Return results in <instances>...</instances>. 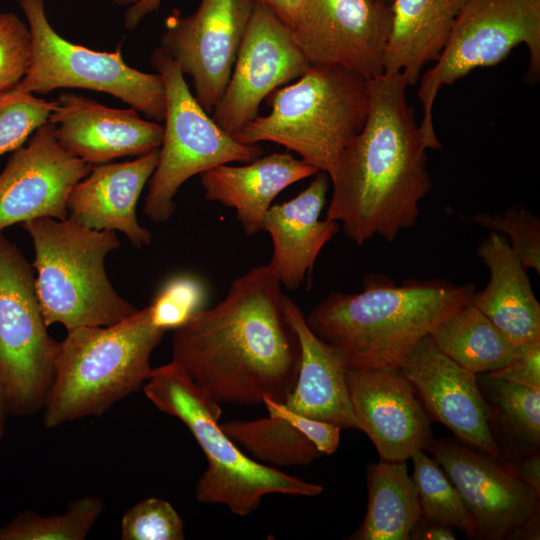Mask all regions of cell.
I'll return each instance as SVG.
<instances>
[{
  "instance_id": "obj_17",
  "label": "cell",
  "mask_w": 540,
  "mask_h": 540,
  "mask_svg": "<svg viewBox=\"0 0 540 540\" xmlns=\"http://www.w3.org/2000/svg\"><path fill=\"white\" fill-rule=\"evenodd\" d=\"M346 383L356 428L380 460L406 462L416 450H427L431 420L399 368H347Z\"/></svg>"
},
{
  "instance_id": "obj_30",
  "label": "cell",
  "mask_w": 540,
  "mask_h": 540,
  "mask_svg": "<svg viewBox=\"0 0 540 540\" xmlns=\"http://www.w3.org/2000/svg\"><path fill=\"white\" fill-rule=\"evenodd\" d=\"M103 510L101 499L84 496L70 502L59 515L22 511L0 526V540H84Z\"/></svg>"
},
{
  "instance_id": "obj_4",
  "label": "cell",
  "mask_w": 540,
  "mask_h": 540,
  "mask_svg": "<svg viewBox=\"0 0 540 540\" xmlns=\"http://www.w3.org/2000/svg\"><path fill=\"white\" fill-rule=\"evenodd\" d=\"M165 333L153 323L150 306L110 326L67 330L58 342L44 426L101 416L139 390L152 373L150 357Z\"/></svg>"
},
{
  "instance_id": "obj_21",
  "label": "cell",
  "mask_w": 540,
  "mask_h": 540,
  "mask_svg": "<svg viewBox=\"0 0 540 540\" xmlns=\"http://www.w3.org/2000/svg\"><path fill=\"white\" fill-rule=\"evenodd\" d=\"M329 187L328 174L319 171L297 196L271 205L265 214L263 231L271 235L274 246L269 263L288 290L300 288L311 278L321 249L340 228L336 221L319 218Z\"/></svg>"
},
{
  "instance_id": "obj_11",
  "label": "cell",
  "mask_w": 540,
  "mask_h": 540,
  "mask_svg": "<svg viewBox=\"0 0 540 540\" xmlns=\"http://www.w3.org/2000/svg\"><path fill=\"white\" fill-rule=\"evenodd\" d=\"M35 271L0 233V383L8 413L43 408L54 375L58 342L47 331Z\"/></svg>"
},
{
  "instance_id": "obj_34",
  "label": "cell",
  "mask_w": 540,
  "mask_h": 540,
  "mask_svg": "<svg viewBox=\"0 0 540 540\" xmlns=\"http://www.w3.org/2000/svg\"><path fill=\"white\" fill-rule=\"evenodd\" d=\"M205 295L204 286L195 278L180 276L170 280L149 305L153 323L165 331L177 329L201 310Z\"/></svg>"
},
{
  "instance_id": "obj_26",
  "label": "cell",
  "mask_w": 540,
  "mask_h": 540,
  "mask_svg": "<svg viewBox=\"0 0 540 540\" xmlns=\"http://www.w3.org/2000/svg\"><path fill=\"white\" fill-rule=\"evenodd\" d=\"M368 504L351 540H409L421 516L417 489L406 462L380 460L366 467Z\"/></svg>"
},
{
  "instance_id": "obj_13",
  "label": "cell",
  "mask_w": 540,
  "mask_h": 540,
  "mask_svg": "<svg viewBox=\"0 0 540 540\" xmlns=\"http://www.w3.org/2000/svg\"><path fill=\"white\" fill-rule=\"evenodd\" d=\"M254 6L252 0H201L191 15H171L165 22L160 47L191 77L194 96L208 114L227 87Z\"/></svg>"
},
{
  "instance_id": "obj_44",
  "label": "cell",
  "mask_w": 540,
  "mask_h": 540,
  "mask_svg": "<svg viewBox=\"0 0 540 540\" xmlns=\"http://www.w3.org/2000/svg\"><path fill=\"white\" fill-rule=\"evenodd\" d=\"M137 0H112L113 4L117 6H130L134 4Z\"/></svg>"
},
{
  "instance_id": "obj_25",
  "label": "cell",
  "mask_w": 540,
  "mask_h": 540,
  "mask_svg": "<svg viewBox=\"0 0 540 540\" xmlns=\"http://www.w3.org/2000/svg\"><path fill=\"white\" fill-rule=\"evenodd\" d=\"M467 0H392L384 72H401L414 85L423 67L435 62Z\"/></svg>"
},
{
  "instance_id": "obj_40",
  "label": "cell",
  "mask_w": 540,
  "mask_h": 540,
  "mask_svg": "<svg viewBox=\"0 0 540 540\" xmlns=\"http://www.w3.org/2000/svg\"><path fill=\"white\" fill-rule=\"evenodd\" d=\"M273 12L284 24L291 29L297 23L305 0H252Z\"/></svg>"
},
{
  "instance_id": "obj_16",
  "label": "cell",
  "mask_w": 540,
  "mask_h": 540,
  "mask_svg": "<svg viewBox=\"0 0 540 540\" xmlns=\"http://www.w3.org/2000/svg\"><path fill=\"white\" fill-rule=\"evenodd\" d=\"M91 168L60 146L52 123L41 125L0 174V233L38 218L66 219L68 195Z\"/></svg>"
},
{
  "instance_id": "obj_18",
  "label": "cell",
  "mask_w": 540,
  "mask_h": 540,
  "mask_svg": "<svg viewBox=\"0 0 540 540\" xmlns=\"http://www.w3.org/2000/svg\"><path fill=\"white\" fill-rule=\"evenodd\" d=\"M399 369L414 387L431 421L445 425L458 440L499 458L477 374L444 354L430 335L414 346Z\"/></svg>"
},
{
  "instance_id": "obj_14",
  "label": "cell",
  "mask_w": 540,
  "mask_h": 540,
  "mask_svg": "<svg viewBox=\"0 0 540 540\" xmlns=\"http://www.w3.org/2000/svg\"><path fill=\"white\" fill-rule=\"evenodd\" d=\"M310 66L292 29L268 8L255 4L227 87L211 113L213 120L234 136L258 116L261 102L271 92L298 79Z\"/></svg>"
},
{
  "instance_id": "obj_8",
  "label": "cell",
  "mask_w": 540,
  "mask_h": 540,
  "mask_svg": "<svg viewBox=\"0 0 540 540\" xmlns=\"http://www.w3.org/2000/svg\"><path fill=\"white\" fill-rule=\"evenodd\" d=\"M150 61L162 78L166 99L162 144L144 204L145 216L158 223L173 215L174 197L189 178L222 164L251 162L262 156L263 148L242 144L224 131L198 103L163 48L154 49Z\"/></svg>"
},
{
  "instance_id": "obj_45",
  "label": "cell",
  "mask_w": 540,
  "mask_h": 540,
  "mask_svg": "<svg viewBox=\"0 0 540 540\" xmlns=\"http://www.w3.org/2000/svg\"><path fill=\"white\" fill-rule=\"evenodd\" d=\"M377 1L383 2V3L388 4V5H391V3H392V0H377Z\"/></svg>"
},
{
  "instance_id": "obj_12",
  "label": "cell",
  "mask_w": 540,
  "mask_h": 540,
  "mask_svg": "<svg viewBox=\"0 0 540 540\" xmlns=\"http://www.w3.org/2000/svg\"><path fill=\"white\" fill-rule=\"evenodd\" d=\"M391 21V5L377 0H305L292 31L310 65L370 80L384 73Z\"/></svg>"
},
{
  "instance_id": "obj_32",
  "label": "cell",
  "mask_w": 540,
  "mask_h": 540,
  "mask_svg": "<svg viewBox=\"0 0 540 540\" xmlns=\"http://www.w3.org/2000/svg\"><path fill=\"white\" fill-rule=\"evenodd\" d=\"M122 540H182L184 523L166 500L148 497L129 508L121 520Z\"/></svg>"
},
{
  "instance_id": "obj_29",
  "label": "cell",
  "mask_w": 540,
  "mask_h": 540,
  "mask_svg": "<svg viewBox=\"0 0 540 540\" xmlns=\"http://www.w3.org/2000/svg\"><path fill=\"white\" fill-rule=\"evenodd\" d=\"M412 479L417 489L422 517L459 529L476 538V524L458 490L441 466L424 450H416Z\"/></svg>"
},
{
  "instance_id": "obj_20",
  "label": "cell",
  "mask_w": 540,
  "mask_h": 540,
  "mask_svg": "<svg viewBox=\"0 0 540 540\" xmlns=\"http://www.w3.org/2000/svg\"><path fill=\"white\" fill-rule=\"evenodd\" d=\"M158 158L156 149L131 161L92 166L68 195V217L91 229L119 231L137 248L149 245L152 235L138 223L136 205Z\"/></svg>"
},
{
  "instance_id": "obj_24",
  "label": "cell",
  "mask_w": 540,
  "mask_h": 540,
  "mask_svg": "<svg viewBox=\"0 0 540 540\" xmlns=\"http://www.w3.org/2000/svg\"><path fill=\"white\" fill-rule=\"evenodd\" d=\"M477 255L490 273L485 289L475 292V305L515 346L540 341V304L527 269L508 238L491 232L479 245Z\"/></svg>"
},
{
  "instance_id": "obj_35",
  "label": "cell",
  "mask_w": 540,
  "mask_h": 540,
  "mask_svg": "<svg viewBox=\"0 0 540 540\" xmlns=\"http://www.w3.org/2000/svg\"><path fill=\"white\" fill-rule=\"evenodd\" d=\"M30 59L28 25L14 13L0 12V96L21 82L28 71Z\"/></svg>"
},
{
  "instance_id": "obj_1",
  "label": "cell",
  "mask_w": 540,
  "mask_h": 540,
  "mask_svg": "<svg viewBox=\"0 0 540 540\" xmlns=\"http://www.w3.org/2000/svg\"><path fill=\"white\" fill-rule=\"evenodd\" d=\"M172 361L219 404L285 402L297 380L301 348L271 264L234 279L216 306L198 310L175 329Z\"/></svg>"
},
{
  "instance_id": "obj_10",
  "label": "cell",
  "mask_w": 540,
  "mask_h": 540,
  "mask_svg": "<svg viewBox=\"0 0 540 540\" xmlns=\"http://www.w3.org/2000/svg\"><path fill=\"white\" fill-rule=\"evenodd\" d=\"M31 35L28 71L15 87L31 94L61 88H81L110 94L142 113L163 122L166 99L161 76L129 66L120 49L94 51L74 44L49 23L44 0H17Z\"/></svg>"
},
{
  "instance_id": "obj_42",
  "label": "cell",
  "mask_w": 540,
  "mask_h": 540,
  "mask_svg": "<svg viewBox=\"0 0 540 540\" xmlns=\"http://www.w3.org/2000/svg\"><path fill=\"white\" fill-rule=\"evenodd\" d=\"M540 511L533 514L521 526L514 529L506 539L538 540L540 537Z\"/></svg>"
},
{
  "instance_id": "obj_43",
  "label": "cell",
  "mask_w": 540,
  "mask_h": 540,
  "mask_svg": "<svg viewBox=\"0 0 540 540\" xmlns=\"http://www.w3.org/2000/svg\"><path fill=\"white\" fill-rule=\"evenodd\" d=\"M8 415H9V413H8V410H7L3 390H2V387H1V383H0V440H2V438L4 437V434H5L6 419H7Z\"/></svg>"
},
{
  "instance_id": "obj_7",
  "label": "cell",
  "mask_w": 540,
  "mask_h": 540,
  "mask_svg": "<svg viewBox=\"0 0 540 540\" xmlns=\"http://www.w3.org/2000/svg\"><path fill=\"white\" fill-rule=\"evenodd\" d=\"M33 241L37 295L46 325L110 326L138 309L110 283L104 260L119 247L115 231L88 228L67 217L22 223Z\"/></svg>"
},
{
  "instance_id": "obj_6",
  "label": "cell",
  "mask_w": 540,
  "mask_h": 540,
  "mask_svg": "<svg viewBox=\"0 0 540 540\" xmlns=\"http://www.w3.org/2000/svg\"><path fill=\"white\" fill-rule=\"evenodd\" d=\"M367 80L338 66L311 65L293 84L267 96L270 112L246 123L233 137L242 144L274 142L325 172L367 118Z\"/></svg>"
},
{
  "instance_id": "obj_38",
  "label": "cell",
  "mask_w": 540,
  "mask_h": 540,
  "mask_svg": "<svg viewBox=\"0 0 540 540\" xmlns=\"http://www.w3.org/2000/svg\"><path fill=\"white\" fill-rule=\"evenodd\" d=\"M499 459V458H498ZM517 478L531 487L540 496V453L539 450L510 458L499 459Z\"/></svg>"
},
{
  "instance_id": "obj_39",
  "label": "cell",
  "mask_w": 540,
  "mask_h": 540,
  "mask_svg": "<svg viewBox=\"0 0 540 540\" xmlns=\"http://www.w3.org/2000/svg\"><path fill=\"white\" fill-rule=\"evenodd\" d=\"M410 539L455 540L456 535L453 527L420 516L411 530Z\"/></svg>"
},
{
  "instance_id": "obj_5",
  "label": "cell",
  "mask_w": 540,
  "mask_h": 540,
  "mask_svg": "<svg viewBox=\"0 0 540 540\" xmlns=\"http://www.w3.org/2000/svg\"><path fill=\"white\" fill-rule=\"evenodd\" d=\"M143 390L158 410L187 426L206 457L207 469L195 487L198 501L224 505L244 517L254 512L268 494L314 497L323 491L319 484L246 456L218 423L220 404L196 386L175 362L153 368Z\"/></svg>"
},
{
  "instance_id": "obj_23",
  "label": "cell",
  "mask_w": 540,
  "mask_h": 540,
  "mask_svg": "<svg viewBox=\"0 0 540 540\" xmlns=\"http://www.w3.org/2000/svg\"><path fill=\"white\" fill-rule=\"evenodd\" d=\"M319 170L290 153L260 156L243 166L222 164L200 174L206 200L235 209L246 236L263 231L265 214L288 186Z\"/></svg>"
},
{
  "instance_id": "obj_27",
  "label": "cell",
  "mask_w": 540,
  "mask_h": 540,
  "mask_svg": "<svg viewBox=\"0 0 540 540\" xmlns=\"http://www.w3.org/2000/svg\"><path fill=\"white\" fill-rule=\"evenodd\" d=\"M477 374L487 421L499 459L526 455L540 448V390Z\"/></svg>"
},
{
  "instance_id": "obj_2",
  "label": "cell",
  "mask_w": 540,
  "mask_h": 540,
  "mask_svg": "<svg viewBox=\"0 0 540 540\" xmlns=\"http://www.w3.org/2000/svg\"><path fill=\"white\" fill-rule=\"evenodd\" d=\"M366 83L367 118L329 176L326 212L358 245L375 235L393 241L414 226L419 203L432 188L429 148L407 102L405 76L384 72Z\"/></svg>"
},
{
  "instance_id": "obj_9",
  "label": "cell",
  "mask_w": 540,
  "mask_h": 540,
  "mask_svg": "<svg viewBox=\"0 0 540 540\" xmlns=\"http://www.w3.org/2000/svg\"><path fill=\"white\" fill-rule=\"evenodd\" d=\"M524 44L530 62L528 80L540 76V0H467L459 12L439 58L420 80L417 91L422 109L419 125L429 149H440L433 124L438 92L476 68L503 61Z\"/></svg>"
},
{
  "instance_id": "obj_37",
  "label": "cell",
  "mask_w": 540,
  "mask_h": 540,
  "mask_svg": "<svg viewBox=\"0 0 540 540\" xmlns=\"http://www.w3.org/2000/svg\"><path fill=\"white\" fill-rule=\"evenodd\" d=\"M488 373L493 377L540 390V341L518 346L517 355L509 364Z\"/></svg>"
},
{
  "instance_id": "obj_22",
  "label": "cell",
  "mask_w": 540,
  "mask_h": 540,
  "mask_svg": "<svg viewBox=\"0 0 540 540\" xmlns=\"http://www.w3.org/2000/svg\"><path fill=\"white\" fill-rule=\"evenodd\" d=\"M285 318L295 332L301 363L295 386L282 404L291 412L342 428H356L342 352L308 327L299 306L283 295Z\"/></svg>"
},
{
  "instance_id": "obj_15",
  "label": "cell",
  "mask_w": 540,
  "mask_h": 540,
  "mask_svg": "<svg viewBox=\"0 0 540 540\" xmlns=\"http://www.w3.org/2000/svg\"><path fill=\"white\" fill-rule=\"evenodd\" d=\"M427 450L471 513L477 539H506L540 511V496L498 458L450 438L433 439Z\"/></svg>"
},
{
  "instance_id": "obj_28",
  "label": "cell",
  "mask_w": 540,
  "mask_h": 540,
  "mask_svg": "<svg viewBox=\"0 0 540 540\" xmlns=\"http://www.w3.org/2000/svg\"><path fill=\"white\" fill-rule=\"evenodd\" d=\"M429 335L444 354L474 374L500 369L518 352V347L471 302L440 322Z\"/></svg>"
},
{
  "instance_id": "obj_41",
  "label": "cell",
  "mask_w": 540,
  "mask_h": 540,
  "mask_svg": "<svg viewBox=\"0 0 540 540\" xmlns=\"http://www.w3.org/2000/svg\"><path fill=\"white\" fill-rule=\"evenodd\" d=\"M162 0H137L130 5L124 15V26L129 30L135 29L149 14L156 11Z\"/></svg>"
},
{
  "instance_id": "obj_3",
  "label": "cell",
  "mask_w": 540,
  "mask_h": 540,
  "mask_svg": "<svg viewBox=\"0 0 540 540\" xmlns=\"http://www.w3.org/2000/svg\"><path fill=\"white\" fill-rule=\"evenodd\" d=\"M475 289L443 279L396 285L371 274L362 292L331 293L305 320L316 336L342 352L347 368H399L422 338L471 302Z\"/></svg>"
},
{
  "instance_id": "obj_31",
  "label": "cell",
  "mask_w": 540,
  "mask_h": 540,
  "mask_svg": "<svg viewBox=\"0 0 540 540\" xmlns=\"http://www.w3.org/2000/svg\"><path fill=\"white\" fill-rule=\"evenodd\" d=\"M56 101H47L17 88L0 96V156L21 147L46 123Z\"/></svg>"
},
{
  "instance_id": "obj_19",
  "label": "cell",
  "mask_w": 540,
  "mask_h": 540,
  "mask_svg": "<svg viewBox=\"0 0 540 540\" xmlns=\"http://www.w3.org/2000/svg\"><path fill=\"white\" fill-rule=\"evenodd\" d=\"M48 121L60 146L89 165L159 149L163 125L139 117L132 108L117 109L91 98L61 93Z\"/></svg>"
},
{
  "instance_id": "obj_33",
  "label": "cell",
  "mask_w": 540,
  "mask_h": 540,
  "mask_svg": "<svg viewBox=\"0 0 540 540\" xmlns=\"http://www.w3.org/2000/svg\"><path fill=\"white\" fill-rule=\"evenodd\" d=\"M471 220L509 238V244L523 266L540 273V222L530 211L511 206L503 215L477 213Z\"/></svg>"
},
{
  "instance_id": "obj_36",
  "label": "cell",
  "mask_w": 540,
  "mask_h": 540,
  "mask_svg": "<svg viewBox=\"0 0 540 540\" xmlns=\"http://www.w3.org/2000/svg\"><path fill=\"white\" fill-rule=\"evenodd\" d=\"M268 416L291 423L304 431L316 448L323 454H333L340 441L341 428L333 423L317 420L289 411L282 403L263 399Z\"/></svg>"
}]
</instances>
